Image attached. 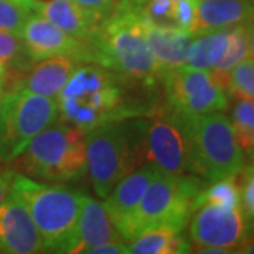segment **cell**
<instances>
[{
    "label": "cell",
    "mask_w": 254,
    "mask_h": 254,
    "mask_svg": "<svg viewBox=\"0 0 254 254\" xmlns=\"http://www.w3.org/2000/svg\"><path fill=\"white\" fill-rule=\"evenodd\" d=\"M89 61L116 72L125 79L151 86L160 78L153 53L145 40L137 7L120 0L88 43Z\"/></svg>",
    "instance_id": "cell-1"
},
{
    "label": "cell",
    "mask_w": 254,
    "mask_h": 254,
    "mask_svg": "<svg viewBox=\"0 0 254 254\" xmlns=\"http://www.w3.org/2000/svg\"><path fill=\"white\" fill-rule=\"evenodd\" d=\"M122 83L113 71L100 65L76 66L55 96L63 123L85 134L110 122L125 120L131 113L123 98Z\"/></svg>",
    "instance_id": "cell-2"
},
{
    "label": "cell",
    "mask_w": 254,
    "mask_h": 254,
    "mask_svg": "<svg viewBox=\"0 0 254 254\" xmlns=\"http://www.w3.org/2000/svg\"><path fill=\"white\" fill-rule=\"evenodd\" d=\"M203 187L205 181L193 174L175 175L158 168L140 203L116 227L125 240H133L158 226L182 233L196 209V199Z\"/></svg>",
    "instance_id": "cell-3"
},
{
    "label": "cell",
    "mask_w": 254,
    "mask_h": 254,
    "mask_svg": "<svg viewBox=\"0 0 254 254\" xmlns=\"http://www.w3.org/2000/svg\"><path fill=\"white\" fill-rule=\"evenodd\" d=\"M85 145L86 171L99 198H106L118 182L145 160L141 120L128 123L125 119L102 125L85 134Z\"/></svg>",
    "instance_id": "cell-4"
},
{
    "label": "cell",
    "mask_w": 254,
    "mask_h": 254,
    "mask_svg": "<svg viewBox=\"0 0 254 254\" xmlns=\"http://www.w3.org/2000/svg\"><path fill=\"white\" fill-rule=\"evenodd\" d=\"M11 192L28 210L46 252L69 253L78 229L81 195L63 187L37 182L18 173Z\"/></svg>",
    "instance_id": "cell-5"
},
{
    "label": "cell",
    "mask_w": 254,
    "mask_h": 254,
    "mask_svg": "<svg viewBox=\"0 0 254 254\" xmlns=\"http://www.w3.org/2000/svg\"><path fill=\"white\" fill-rule=\"evenodd\" d=\"M9 164L33 180L55 184L76 180L86 171L85 133L65 123L51 125Z\"/></svg>",
    "instance_id": "cell-6"
},
{
    "label": "cell",
    "mask_w": 254,
    "mask_h": 254,
    "mask_svg": "<svg viewBox=\"0 0 254 254\" xmlns=\"http://www.w3.org/2000/svg\"><path fill=\"white\" fill-rule=\"evenodd\" d=\"M193 151V175L213 182L239 175L245 167V157L237 143L232 120L215 112L188 116Z\"/></svg>",
    "instance_id": "cell-7"
},
{
    "label": "cell",
    "mask_w": 254,
    "mask_h": 254,
    "mask_svg": "<svg viewBox=\"0 0 254 254\" xmlns=\"http://www.w3.org/2000/svg\"><path fill=\"white\" fill-rule=\"evenodd\" d=\"M58 119L55 98L13 89L0 106V163L13 161L26 145Z\"/></svg>",
    "instance_id": "cell-8"
},
{
    "label": "cell",
    "mask_w": 254,
    "mask_h": 254,
    "mask_svg": "<svg viewBox=\"0 0 254 254\" xmlns=\"http://www.w3.org/2000/svg\"><path fill=\"white\" fill-rule=\"evenodd\" d=\"M145 158L165 173L193 174V151L188 116L170 106L141 120Z\"/></svg>",
    "instance_id": "cell-9"
},
{
    "label": "cell",
    "mask_w": 254,
    "mask_h": 254,
    "mask_svg": "<svg viewBox=\"0 0 254 254\" xmlns=\"http://www.w3.org/2000/svg\"><path fill=\"white\" fill-rule=\"evenodd\" d=\"M167 106L187 116L209 115L227 109L226 91L212 72L184 65L163 78Z\"/></svg>",
    "instance_id": "cell-10"
},
{
    "label": "cell",
    "mask_w": 254,
    "mask_h": 254,
    "mask_svg": "<svg viewBox=\"0 0 254 254\" xmlns=\"http://www.w3.org/2000/svg\"><path fill=\"white\" fill-rule=\"evenodd\" d=\"M190 216V236L196 249H237L253 232L242 208H222L203 203Z\"/></svg>",
    "instance_id": "cell-11"
},
{
    "label": "cell",
    "mask_w": 254,
    "mask_h": 254,
    "mask_svg": "<svg viewBox=\"0 0 254 254\" xmlns=\"http://www.w3.org/2000/svg\"><path fill=\"white\" fill-rule=\"evenodd\" d=\"M20 38L23 40L26 53L33 64L58 55H73L83 63H91L85 43L66 34L37 13L30 14Z\"/></svg>",
    "instance_id": "cell-12"
},
{
    "label": "cell",
    "mask_w": 254,
    "mask_h": 254,
    "mask_svg": "<svg viewBox=\"0 0 254 254\" xmlns=\"http://www.w3.org/2000/svg\"><path fill=\"white\" fill-rule=\"evenodd\" d=\"M41 236L23 202L10 192L0 203V253H44Z\"/></svg>",
    "instance_id": "cell-13"
},
{
    "label": "cell",
    "mask_w": 254,
    "mask_h": 254,
    "mask_svg": "<svg viewBox=\"0 0 254 254\" xmlns=\"http://www.w3.org/2000/svg\"><path fill=\"white\" fill-rule=\"evenodd\" d=\"M141 23L145 40L157 64L160 78L184 66L187 63L190 47L196 34L178 27L155 24L143 16Z\"/></svg>",
    "instance_id": "cell-14"
},
{
    "label": "cell",
    "mask_w": 254,
    "mask_h": 254,
    "mask_svg": "<svg viewBox=\"0 0 254 254\" xmlns=\"http://www.w3.org/2000/svg\"><path fill=\"white\" fill-rule=\"evenodd\" d=\"M123 240L105 205L89 196H82L76 236L69 253H85L95 246Z\"/></svg>",
    "instance_id": "cell-15"
},
{
    "label": "cell",
    "mask_w": 254,
    "mask_h": 254,
    "mask_svg": "<svg viewBox=\"0 0 254 254\" xmlns=\"http://www.w3.org/2000/svg\"><path fill=\"white\" fill-rule=\"evenodd\" d=\"M82 63L73 55H58L38 61L31 69L28 68L13 89H24L36 95L55 98Z\"/></svg>",
    "instance_id": "cell-16"
},
{
    "label": "cell",
    "mask_w": 254,
    "mask_h": 254,
    "mask_svg": "<svg viewBox=\"0 0 254 254\" xmlns=\"http://www.w3.org/2000/svg\"><path fill=\"white\" fill-rule=\"evenodd\" d=\"M31 11L47 18L66 34L88 43L98 30L102 18L79 7L72 0H36Z\"/></svg>",
    "instance_id": "cell-17"
},
{
    "label": "cell",
    "mask_w": 254,
    "mask_h": 254,
    "mask_svg": "<svg viewBox=\"0 0 254 254\" xmlns=\"http://www.w3.org/2000/svg\"><path fill=\"white\" fill-rule=\"evenodd\" d=\"M157 171L158 167L153 163L140 165L118 182V185L106 196L105 208L116 226L136 209Z\"/></svg>",
    "instance_id": "cell-18"
},
{
    "label": "cell",
    "mask_w": 254,
    "mask_h": 254,
    "mask_svg": "<svg viewBox=\"0 0 254 254\" xmlns=\"http://www.w3.org/2000/svg\"><path fill=\"white\" fill-rule=\"evenodd\" d=\"M253 17L252 0H196L195 34L245 24Z\"/></svg>",
    "instance_id": "cell-19"
},
{
    "label": "cell",
    "mask_w": 254,
    "mask_h": 254,
    "mask_svg": "<svg viewBox=\"0 0 254 254\" xmlns=\"http://www.w3.org/2000/svg\"><path fill=\"white\" fill-rule=\"evenodd\" d=\"M134 254H182L190 253V245L171 227L158 226L134 237L127 246Z\"/></svg>",
    "instance_id": "cell-20"
},
{
    "label": "cell",
    "mask_w": 254,
    "mask_h": 254,
    "mask_svg": "<svg viewBox=\"0 0 254 254\" xmlns=\"http://www.w3.org/2000/svg\"><path fill=\"white\" fill-rule=\"evenodd\" d=\"M230 28L213 30L195 37L190 47L185 65L206 71L213 69L226 53Z\"/></svg>",
    "instance_id": "cell-21"
},
{
    "label": "cell",
    "mask_w": 254,
    "mask_h": 254,
    "mask_svg": "<svg viewBox=\"0 0 254 254\" xmlns=\"http://www.w3.org/2000/svg\"><path fill=\"white\" fill-rule=\"evenodd\" d=\"M249 55H250V50H249V40H247L245 24H236L230 28L226 53L223 55V58L219 61L218 65L212 69V75L215 81L218 82L225 91L227 89L229 72L240 61L246 60Z\"/></svg>",
    "instance_id": "cell-22"
},
{
    "label": "cell",
    "mask_w": 254,
    "mask_h": 254,
    "mask_svg": "<svg viewBox=\"0 0 254 254\" xmlns=\"http://www.w3.org/2000/svg\"><path fill=\"white\" fill-rule=\"evenodd\" d=\"M210 184L212 185L203 187V190H200L196 199V208L203 203H210L222 208H242L237 175L226 177Z\"/></svg>",
    "instance_id": "cell-23"
},
{
    "label": "cell",
    "mask_w": 254,
    "mask_h": 254,
    "mask_svg": "<svg viewBox=\"0 0 254 254\" xmlns=\"http://www.w3.org/2000/svg\"><path fill=\"white\" fill-rule=\"evenodd\" d=\"M226 91L236 100H254V58L247 57L229 72Z\"/></svg>",
    "instance_id": "cell-24"
},
{
    "label": "cell",
    "mask_w": 254,
    "mask_h": 254,
    "mask_svg": "<svg viewBox=\"0 0 254 254\" xmlns=\"http://www.w3.org/2000/svg\"><path fill=\"white\" fill-rule=\"evenodd\" d=\"M0 64L6 69H26L33 65L30 61L23 40L16 34L0 30Z\"/></svg>",
    "instance_id": "cell-25"
},
{
    "label": "cell",
    "mask_w": 254,
    "mask_h": 254,
    "mask_svg": "<svg viewBox=\"0 0 254 254\" xmlns=\"http://www.w3.org/2000/svg\"><path fill=\"white\" fill-rule=\"evenodd\" d=\"M31 10L11 0H0V30L20 37Z\"/></svg>",
    "instance_id": "cell-26"
},
{
    "label": "cell",
    "mask_w": 254,
    "mask_h": 254,
    "mask_svg": "<svg viewBox=\"0 0 254 254\" xmlns=\"http://www.w3.org/2000/svg\"><path fill=\"white\" fill-rule=\"evenodd\" d=\"M174 26L195 33L196 26V0H173Z\"/></svg>",
    "instance_id": "cell-27"
},
{
    "label": "cell",
    "mask_w": 254,
    "mask_h": 254,
    "mask_svg": "<svg viewBox=\"0 0 254 254\" xmlns=\"http://www.w3.org/2000/svg\"><path fill=\"white\" fill-rule=\"evenodd\" d=\"M242 181L240 185V202L242 209L249 218H254V168L250 165L240 171Z\"/></svg>",
    "instance_id": "cell-28"
},
{
    "label": "cell",
    "mask_w": 254,
    "mask_h": 254,
    "mask_svg": "<svg viewBox=\"0 0 254 254\" xmlns=\"http://www.w3.org/2000/svg\"><path fill=\"white\" fill-rule=\"evenodd\" d=\"M233 128L254 130V100L237 99L232 112Z\"/></svg>",
    "instance_id": "cell-29"
},
{
    "label": "cell",
    "mask_w": 254,
    "mask_h": 254,
    "mask_svg": "<svg viewBox=\"0 0 254 254\" xmlns=\"http://www.w3.org/2000/svg\"><path fill=\"white\" fill-rule=\"evenodd\" d=\"M79 7L105 20L116 10L120 0H72Z\"/></svg>",
    "instance_id": "cell-30"
},
{
    "label": "cell",
    "mask_w": 254,
    "mask_h": 254,
    "mask_svg": "<svg viewBox=\"0 0 254 254\" xmlns=\"http://www.w3.org/2000/svg\"><path fill=\"white\" fill-rule=\"evenodd\" d=\"M16 171L10 167V164L0 163V203L9 196L16 177Z\"/></svg>",
    "instance_id": "cell-31"
},
{
    "label": "cell",
    "mask_w": 254,
    "mask_h": 254,
    "mask_svg": "<svg viewBox=\"0 0 254 254\" xmlns=\"http://www.w3.org/2000/svg\"><path fill=\"white\" fill-rule=\"evenodd\" d=\"M85 253L88 254H128V247L123 242H110L105 245L95 246L88 249Z\"/></svg>",
    "instance_id": "cell-32"
},
{
    "label": "cell",
    "mask_w": 254,
    "mask_h": 254,
    "mask_svg": "<svg viewBox=\"0 0 254 254\" xmlns=\"http://www.w3.org/2000/svg\"><path fill=\"white\" fill-rule=\"evenodd\" d=\"M235 253H245V254H254V232L250 233V236L247 237L245 243L237 247Z\"/></svg>",
    "instance_id": "cell-33"
},
{
    "label": "cell",
    "mask_w": 254,
    "mask_h": 254,
    "mask_svg": "<svg viewBox=\"0 0 254 254\" xmlns=\"http://www.w3.org/2000/svg\"><path fill=\"white\" fill-rule=\"evenodd\" d=\"M246 33H247V40H249V50L250 54L254 57V17L245 23Z\"/></svg>",
    "instance_id": "cell-34"
},
{
    "label": "cell",
    "mask_w": 254,
    "mask_h": 254,
    "mask_svg": "<svg viewBox=\"0 0 254 254\" xmlns=\"http://www.w3.org/2000/svg\"><path fill=\"white\" fill-rule=\"evenodd\" d=\"M196 253H205V254H227L233 253V250L230 249H222V247H199L195 250Z\"/></svg>",
    "instance_id": "cell-35"
},
{
    "label": "cell",
    "mask_w": 254,
    "mask_h": 254,
    "mask_svg": "<svg viewBox=\"0 0 254 254\" xmlns=\"http://www.w3.org/2000/svg\"><path fill=\"white\" fill-rule=\"evenodd\" d=\"M6 66L3 64H0V92L3 91V86H4V82H6Z\"/></svg>",
    "instance_id": "cell-36"
},
{
    "label": "cell",
    "mask_w": 254,
    "mask_h": 254,
    "mask_svg": "<svg viewBox=\"0 0 254 254\" xmlns=\"http://www.w3.org/2000/svg\"><path fill=\"white\" fill-rule=\"evenodd\" d=\"M11 1H14V3H17L20 6H24V7H27V9L31 10L36 0H11Z\"/></svg>",
    "instance_id": "cell-37"
},
{
    "label": "cell",
    "mask_w": 254,
    "mask_h": 254,
    "mask_svg": "<svg viewBox=\"0 0 254 254\" xmlns=\"http://www.w3.org/2000/svg\"><path fill=\"white\" fill-rule=\"evenodd\" d=\"M130 3H133V4H140L141 1H144V0H128Z\"/></svg>",
    "instance_id": "cell-38"
},
{
    "label": "cell",
    "mask_w": 254,
    "mask_h": 254,
    "mask_svg": "<svg viewBox=\"0 0 254 254\" xmlns=\"http://www.w3.org/2000/svg\"><path fill=\"white\" fill-rule=\"evenodd\" d=\"M1 99H3V96L0 95V106H1Z\"/></svg>",
    "instance_id": "cell-39"
},
{
    "label": "cell",
    "mask_w": 254,
    "mask_h": 254,
    "mask_svg": "<svg viewBox=\"0 0 254 254\" xmlns=\"http://www.w3.org/2000/svg\"><path fill=\"white\" fill-rule=\"evenodd\" d=\"M252 167H253V168H254V158H253V164H252Z\"/></svg>",
    "instance_id": "cell-40"
},
{
    "label": "cell",
    "mask_w": 254,
    "mask_h": 254,
    "mask_svg": "<svg viewBox=\"0 0 254 254\" xmlns=\"http://www.w3.org/2000/svg\"><path fill=\"white\" fill-rule=\"evenodd\" d=\"M252 3H253V6H254V0H252Z\"/></svg>",
    "instance_id": "cell-41"
}]
</instances>
